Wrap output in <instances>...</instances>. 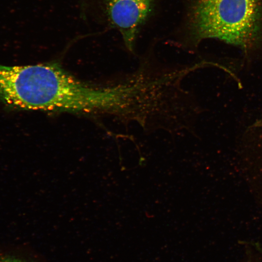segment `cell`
Masks as SVG:
<instances>
[{
  "mask_svg": "<svg viewBox=\"0 0 262 262\" xmlns=\"http://www.w3.org/2000/svg\"><path fill=\"white\" fill-rule=\"evenodd\" d=\"M130 97L127 85L111 87L89 85L56 64L0 65V98L21 109L112 112L129 106Z\"/></svg>",
  "mask_w": 262,
  "mask_h": 262,
  "instance_id": "6da1fadb",
  "label": "cell"
},
{
  "mask_svg": "<svg viewBox=\"0 0 262 262\" xmlns=\"http://www.w3.org/2000/svg\"><path fill=\"white\" fill-rule=\"evenodd\" d=\"M258 0H196L191 23L198 41L215 38L247 49L258 38Z\"/></svg>",
  "mask_w": 262,
  "mask_h": 262,
  "instance_id": "7a4b0ae2",
  "label": "cell"
},
{
  "mask_svg": "<svg viewBox=\"0 0 262 262\" xmlns=\"http://www.w3.org/2000/svg\"><path fill=\"white\" fill-rule=\"evenodd\" d=\"M152 0H106L105 11L111 25L120 33L127 48L133 50L141 24L148 16Z\"/></svg>",
  "mask_w": 262,
  "mask_h": 262,
  "instance_id": "3957f363",
  "label": "cell"
},
{
  "mask_svg": "<svg viewBox=\"0 0 262 262\" xmlns=\"http://www.w3.org/2000/svg\"><path fill=\"white\" fill-rule=\"evenodd\" d=\"M0 262H28L13 254H3L0 256Z\"/></svg>",
  "mask_w": 262,
  "mask_h": 262,
  "instance_id": "277c9868",
  "label": "cell"
}]
</instances>
